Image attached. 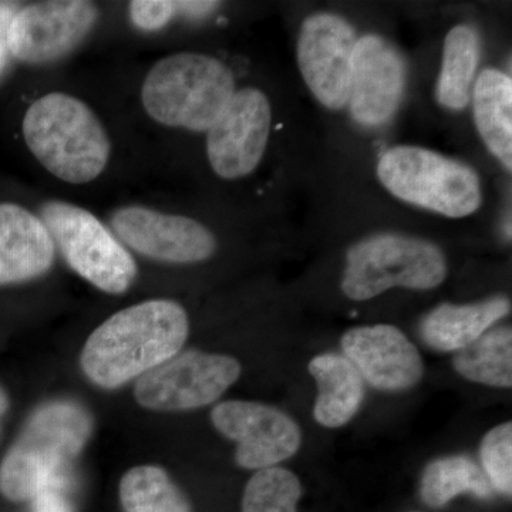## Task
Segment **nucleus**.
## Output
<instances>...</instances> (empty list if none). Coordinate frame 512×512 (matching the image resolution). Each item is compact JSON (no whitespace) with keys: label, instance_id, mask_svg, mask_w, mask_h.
<instances>
[{"label":"nucleus","instance_id":"f257e3e1","mask_svg":"<svg viewBox=\"0 0 512 512\" xmlns=\"http://www.w3.org/2000/svg\"><path fill=\"white\" fill-rule=\"evenodd\" d=\"M190 322L183 306L170 299L137 303L114 313L84 345L80 365L101 389H117L178 355Z\"/></svg>","mask_w":512,"mask_h":512},{"label":"nucleus","instance_id":"f03ea898","mask_svg":"<svg viewBox=\"0 0 512 512\" xmlns=\"http://www.w3.org/2000/svg\"><path fill=\"white\" fill-rule=\"evenodd\" d=\"M92 431L82 404L52 400L37 407L0 463V494L25 503L47 488L70 487V467Z\"/></svg>","mask_w":512,"mask_h":512},{"label":"nucleus","instance_id":"7ed1b4c3","mask_svg":"<svg viewBox=\"0 0 512 512\" xmlns=\"http://www.w3.org/2000/svg\"><path fill=\"white\" fill-rule=\"evenodd\" d=\"M23 138L46 171L67 184H89L109 164L106 127L89 104L66 93H49L30 104Z\"/></svg>","mask_w":512,"mask_h":512},{"label":"nucleus","instance_id":"20e7f679","mask_svg":"<svg viewBox=\"0 0 512 512\" xmlns=\"http://www.w3.org/2000/svg\"><path fill=\"white\" fill-rule=\"evenodd\" d=\"M235 92L234 73L222 60L181 52L151 67L141 87V103L158 124L207 133Z\"/></svg>","mask_w":512,"mask_h":512},{"label":"nucleus","instance_id":"39448f33","mask_svg":"<svg viewBox=\"0 0 512 512\" xmlns=\"http://www.w3.org/2000/svg\"><path fill=\"white\" fill-rule=\"evenodd\" d=\"M377 177L400 201L454 220L476 214L483 205L477 171L429 148H389L377 164Z\"/></svg>","mask_w":512,"mask_h":512},{"label":"nucleus","instance_id":"423d86ee","mask_svg":"<svg viewBox=\"0 0 512 512\" xmlns=\"http://www.w3.org/2000/svg\"><path fill=\"white\" fill-rule=\"evenodd\" d=\"M448 262L439 245L412 235L376 234L349 248L342 291L365 302L392 288L430 291L446 281Z\"/></svg>","mask_w":512,"mask_h":512},{"label":"nucleus","instance_id":"0eeeda50","mask_svg":"<svg viewBox=\"0 0 512 512\" xmlns=\"http://www.w3.org/2000/svg\"><path fill=\"white\" fill-rule=\"evenodd\" d=\"M50 237L67 265L100 291L120 295L137 278L127 248L92 212L66 201H47L40 210Z\"/></svg>","mask_w":512,"mask_h":512},{"label":"nucleus","instance_id":"6e6552de","mask_svg":"<svg viewBox=\"0 0 512 512\" xmlns=\"http://www.w3.org/2000/svg\"><path fill=\"white\" fill-rule=\"evenodd\" d=\"M242 373L235 357L187 350L138 377L134 397L154 412H187L210 406Z\"/></svg>","mask_w":512,"mask_h":512},{"label":"nucleus","instance_id":"1a4fd4ad","mask_svg":"<svg viewBox=\"0 0 512 512\" xmlns=\"http://www.w3.org/2000/svg\"><path fill=\"white\" fill-rule=\"evenodd\" d=\"M99 10L84 0L39 2L16 9L10 20V56L30 66L63 59L93 32Z\"/></svg>","mask_w":512,"mask_h":512},{"label":"nucleus","instance_id":"9d476101","mask_svg":"<svg viewBox=\"0 0 512 512\" xmlns=\"http://www.w3.org/2000/svg\"><path fill=\"white\" fill-rule=\"evenodd\" d=\"M110 227L124 247L165 264H198L217 251V239L200 221L143 205L114 211Z\"/></svg>","mask_w":512,"mask_h":512},{"label":"nucleus","instance_id":"9b49d317","mask_svg":"<svg viewBox=\"0 0 512 512\" xmlns=\"http://www.w3.org/2000/svg\"><path fill=\"white\" fill-rule=\"evenodd\" d=\"M356 30L335 13L319 12L299 30L298 66L313 96L329 110L348 106Z\"/></svg>","mask_w":512,"mask_h":512},{"label":"nucleus","instance_id":"f8f14e48","mask_svg":"<svg viewBox=\"0 0 512 512\" xmlns=\"http://www.w3.org/2000/svg\"><path fill=\"white\" fill-rule=\"evenodd\" d=\"M272 107L255 87L237 90L227 109L207 131V157L222 180L248 177L261 164L271 136Z\"/></svg>","mask_w":512,"mask_h":512},{"label":"nucleus","instance_id":"ddd939ff","mask_svg":"<svg viewBox=\"0 0 512 512\" xmlns=\"http://www.w3.org/2000/svg\"><path fill=\"white\" fill-rule=\"evenodd\" d=\"M215 429L238 444L235 461L245 470H265L289 460L302 446L292 417L268 404L229 400L211 412Z\"/></svg>","mask_w":512,"mask_h":512},{"label":"nucleus","instance_id":"4468645a","mask_svg":"<svg viewBox=\"0 0 512 512\" xmlns=\"http://www.w3.org/2000/svg\"><path fill=\"white\" fill-rule=\"evenodd\" d=\"M406 83V60L390 40L379 35L357 39L348 104L360 126L389 123L402 106Z\"/></svg>","mask_w":512,"mask_h":512},{"label":"nucleus","instance_id":"2eb2a0df","mask_svg":"<svg viewBox=\"0 0 512 512\" xmlns=\"http://www.w3.org/2000/svg\"><path fill=\"white\" fill-rule=\"evenodd\" d=\"M340 343L365 383L377 390L404 392L423 379V357L396 326H357L349 329Z\"/></svg>","mask_w":512,"mask_h":512},{"label":"nucleus","instance_id":"dca6fc26","mask_svg":"<svg viewBox=\"0 0 512 512\" xmlns=\"http://www.w3.org/2000/svg\"><path fill=\"white\" fill-rule=\"evenodd\" d=\"M55 258V242L45 222L22 205L0 202V286L46 275Z\"/></svg>","mask_w":512,"mask_h":512},{"label":"nucleus","instance_id":"f3484780","mask_svg":"<svg viewBox=\"0 0 512 512\" xmlns=\"http://www.w3.org/2000/svg\"><path fill=\"white\" fill-rule=\"evenodd\" d=\"M510 312V299L504 296L467 305L443 303L421 320V339L434 350L458 352L483 336Z\"/></svg>","mask_w":512,"mask_h":512},{"label":"nucleus","instance_id":"a211bd4d","mask_svg":"<svg viewBox=\"0 0 512 512\" xmlns=\"http://www.w3.org/2000/svg\"><path fill=\"white\" fill-rule=\"evenodd\" d=\"M318 384L313 417L326 429H339L359 412L365 400V380L348 357L322 353L309 363Z\"/></svg>","mask_w":512,"mask_h":512},{"label":"nucleus","instance_id":"6ab92c4d","mask_svg":"<svg viewBox=\"0 0 512 512\" xmlns=\"http://www.w3.org/2000/svg\"><path fill=\"white\" fill-rule=\"evenodd\" d=\"M473 113L485 147L505 170H512V80L503 70L488 67L474 82Z\"/></svg>","mask_w":512,"mask_h":512},{"label":"nucleus","instance_id":"aec40b11","mask_svg":"<svg viewBox=\"0 0 512 512\" xmlns=\"http://www.w3.org/2000/svg\"><path fill=\"white\" fill-rule=\"evenodd\" d=\"M481 59V37L470 25H457L444 39L436 99L451 111H463L471 100Z\"/></svg>","mask_w":512,"mask_h":512},{"label":"nucleus","instance_id":"412c9836","mask_svg":"<svg viewBox=\"0 0 512 512\" xmlns=\"http://www.w3.org/2000/svg\"><path fill=\"white\" fill-rule=\"evenodd\" d=\"M454 370L470 382L510 389L512 386V330H487L453 357Z\"/></svg>","mask_w":512,"mask_h":512},{"label":"nucleus","instance_id":"4be33fe9","mask_svg":"<svg viewBox=\"0 0 512 512\" xmlns=\"http://www.w3.org/2000/svg\"><path fill=\"white\" fill-rule=\"evenodd\" d=\"M474 494L488 500L494 490L484 471L467 456H448L431 461L424 468L420 495L424 504L440 508L460 494Z\"/></svg>","mask_w":512,"mask_h":512},{"label":"nucleus","instance_id":"5701e85b","mask_svg":"<svg viewBox=\"0 0 512 512\" xmlns=\"http://www.w3.org/2000/svg\"><path fill=\"white\" fill-rule=\"evenodd\" d=\"M120 500L126 512H190V504L163 468L138 466L121 478Z\"/></svg>","mask_w":512,"mask_h":512},{"label":"nucleus","instance_id":"b1692460","mask_svg":"<svg viewBox=\"0 0 512 512\" xmlns=\"http://www.w3.org/2000/svg\"><path fill=\"white\" fill-rule=\"evenodd\" d=\"M302 484L295 473L282 467L256 471L242 497V512H298Z\"/></svg>","mask_w":512,"mask_h":512},{"label":"nucleus","instance_id":"393cba45","mask_svg":"<svg viewBox=\"0 0 512 512\" xmlns=\"http://www.w3.org/2000/svg\"><path fill=\"white\" fill-rule=\"evenodd\" d=\"M220 6L218 2H173V0H134L128 3L131 23L141 32H158L175 16L205 18Z\"/></svg>","mask_w":512,"mask_h":512},{"label":"nucleus","instance_id":"a878e982","mask_svg":"<svg viewBox=\"0 0 512 512\" xmlns=\"http://www.w3.org/2000/svg\"><path fill=\"white\" fill-rule=\"evenodd\" d=\"M481 470L493 490L511 497L512 494V424L494 427L485 434L480 447Z\"/></svg>","mask_w":512,"mask_h":512},{"label":"nucleus","instance_id":"bb28decb","mask_svg":"<svg viewBox=\"0 0 512 512\" xmlns=\"http://www.w3.org/2000/svg\"><path fill=\"white\" fill-rule=\"evenodd\" d=\"M67 491L69 487H52L37 494L32 500V512H74Z\"/></svg>","mask_w":512,"mask_h":512},{"label":"nucleus","instance_id":"cd10ccee","mask_svg":"<svg viewBox=\"0 0 512 512\" xmlns=\"http://www.w3.org/2000/svg\"><path fill=\"white\" fill-rule=\"evenodd\" d=\"M16 8L10 3H0V76L8 67L10 52L8 43V32L10 20L15 15Z\"/></svg>","mask_w":512,"mask_h":512},{"label":"nucleus","instance_id":"c85d7f7f","mask_svg":"<svg viewBox=\"0 0 512 512\" xmlns=\"http://www.w3.org/2000/svg\"><path fill=\"white\" fill-rule=\"evenodd\" d=\"M9 406L10 403L8 394H6L5 390H3V387L0 386V420H2L3 416L8 413Z\"/></svg>","mask_w":512,"mask_h":512}]
</instances>
